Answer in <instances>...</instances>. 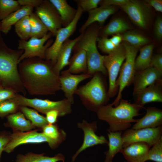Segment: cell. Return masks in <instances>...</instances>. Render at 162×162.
<instances>
[{"label":"cell","instance_id":"obj_1","mask_svg":"<svg viewBox=\"0 0 162 162\" xmlns=\"http://www.w3.org/2000/svg\"><path fill=\"white\" fill-rule=\"evenodd\" d=\"M18 70L22 84L30 95L54 94L60 90L59 76L50 61L38 57L27 58L18 64Z\"/></svg>","mask_w":162,"mask_h":162},{"label":"cell","instance_id":"obj_2","mask_svg":"<svg viewBox=\"0 0 162 162\" xmlns=\"http://www.w3.org/2000/svg\"><path fill=\"white\" fill-rule=\"evenodd\" d=\"M111 104L103 106L96 112L98 118L106 121L109 125L108 131H122L131 126L132 122L137 119L134 117L140 115L142 106L131 104L128 100L121 99L118 105L113 107Z\"/></svg>","mask_w":162,"mask_h":162},{"label":"cell","instance_id":"obj_3","mask_svg":"<svg viewBox=\"0 0 162 162\" xmlns=\"http://www.w3.org/2000/svg\"><path fill=\"white\" fill-rule=\"evenodd\" d=\"M23 52L9 47L0 33V81L2 87L12 89L25 96L26 91L18 70L19 60Z\"/></svg>","mask_w":162,"mask_h":162},{"label":"cell","instance_id":"obj_4","mask_svg":"<svg viewBox=\"0 0 162 162\" xmlns=\"http://www.w3.org/2000/svg\"><path fill=\"white\" fill-rule=\"evenodd\" d=\"M99 28L92 24L84 32L82 38L74 46L73 51L79 49L86 52L87 62V73L93 76L97 72L106 75L107 70L104 64V56L101 55L98 50L97 40Z\"/></svg>","mask_w":162,"mask_h":162},{"label":"cell","instance_id":"obj_5","mask_svg":"<svg viewBox=\"0 0 162 162\" xmlns=\"http://www.w3.org/2000/svg\"><path fill=\"white\" fill-rule=\"evenodd\" d=\"M74 94L80 97L86 107L96 112L100 107L106 105L109 98L103 79L99 72L94 74L90 81L77 88Z\"/></svg>","mask_w":162,"mask_h":162},{"label":"cell","instance_id":"obj_6","mask_svg":"<svg viewBox=\"0 0 162 162\" xmlns=\"http://www.w3.org/2000/svg\"><path fill=\"white\" fill-rule=\"evenodd\" d=\"M122 44L125 50L126 57L117 80V85L118 88L117 96L111 104L115 106L118 105L122 99V93L124 88L133 83L136 72L135 62L138 48L133 46L126 42Z\"/></svg>","mask_w":162,"mask_h":162},{"label":"cell","instance_id":"obj_7","mask_svg":"<svg viewBox=\"0 0 162 162\" xmlns=\"http://www.w3.org/2000/svg\"><path fill=\"white\" fill-rule=\"evenodd\" d=\"M34 129L27 132H14L10 134V139L5 146L4 151L10 153L15 148L22 144H37L47 142L52 149L56 148L64 140H53L45 135L43 133Z\"/></svg>","mask_w":162,"mask_h":162},{"label":"cell","instance_id":"obj_8","mask_svg":"<svg viewBox=\"0 0 162 162\" xmlns=\"http://www.w3.org/2000/svg\"><path fill=\"white\" fill-rule=\"evenodd\" d=\"M125 57V50L122 44L112 52L104 56V64L109 76L107 93L109 98L114 97L118 93V88L117 85V79Z\"/></svg>","mask_w":162,"mask_h":162},{"label":"cell","instance_id":"obj_9","mask_svg":"<svg viewBox=\"0 0 162 162\" xmlns=\"http://www.w3.org/2000/svg\"><path fill=\"white\" fill-rule=\"evenodd\" d=\"M16 98L20 106L33 108L37 111L45 114L49 111L55 110L59 112V117H61L72 112V104L66 98L53 101L48 99L29 98L19 93Z\"/></svg>","mask_w":162,"mask_h":162},{"label":"cell","instance_id":"obj_10","mask_svg":"<svg viewBox=\"0 0 162 162\" xmlns=\"http://www.w3.org/2000/svg\"><path fill=\"white\" fill-rule=\"evenodd\" d=\"M52 36L49 32L41 38L31 37L27 40H19L17 49L24 51L19 58V63L24 59L34 57L45 60L46 51L53 42V39L50 38Z\"/></svg>","mask_w":162,"mask_h":162},{"label":"cell","instance_id":"obj_11","mask_svg":"<svg viewBox=\"0 0 162 162\" xmlns=\"http://www.w3.org/2000/svg\"><path fill=\"white\" fill-rule=\"evenodd\" d=\"M82 13L81 8L77 6V13L74 20L67 26L62 27L58 30L55 36V41L46 49L45 60L50 62L53 66L56 62L60 49L64 43L75 31L78 22Z\"/></svg>","mask_w":162,"mask_h":162},{"label":"cell","instance_id":"obj_12","mask_svg":"<svg viewBox=\"0 0 162 162\" xmlns=\"http://www.w3.org/2000/svg\"><path fill=\"white\" fill-rule=\"evenodd\" d=\"M162 126L138 129H128L122 135L123 147L136 142H145L151 147L162 137Z\"/></svg>","mask_w":162,"mask_h":162},{"label":"cell","instance_id":"obj_13","mask_svg":"<svg viewBox=\"0 0 162 162\" xmlns=\"http://www.w3.org/2000/svg\"><path fill=\"white\" fill-rule=\"evenodd\" d=\"M35 13L53 36L62 27L60 16L54 6L49 0H43L38 7L35 8Z\"/></svg>","mask_w":162,"mask_h":162},{"label":"cell","instance_id":"obj_14","mask_svg":"<svg viewBox=\"0 0 162 162\" xmlns=\"http://www.w3.org/2000/svg\"><path fill=\"white\" fill-rule=\"evenodd\" d=\"M121 7L137 26L142 28L146 27L150 14L146 5L140 1L131 0Z\"/></svg>","mask_w":162,"mask_h":162},{"label":"cell","instance_id":"obj_15","mask_svg":"<svg viewBox=\"0 0 162 162\" xmlns=\"http://www.w3.org/2000/svg\"><path fill=\"white\" fill-rule=\"evenodd\" d=\"M77 125L83 131L84 140L81 146L73 156L72 161H74L81 152L87 148L98 144H108V142L104 136H98L95 133L97 128L96 122L88 123L84 120L82 122L78 123Z\"/></svg>","mask_w":162,"mask_h":162},{"label":"cell","instance_id":"obj_16","mask_svg":"<svg viewBox=\"0 0 162 162\" xmlns=\"http://www.w3.org/2000/svg\"><path fill=\"white\" fill-rule=\"evenodd\" d=\"M61 73L59 76L60 90L64 93L66 98L73 104L74 95L77 89L78 85L82 81L92 77V76L87 73L73 74L67 70L63 71Z\"/></svg>","mask_w":162,"mask_h":162},{"label":"cell","instance_id":"obj_17","mask_svg":"<svg viewBox=\"0 0 162 162\" xmlns=\"http://www.w3.org/2000/svg\"><path fill=\"white\" fill-rule=\"evenodd\" d=\"M162 73L151 67L136 71L133 82L134 95L154 82L162 80Z\"/></svg>","mask_w":162,"mask_h":162},{"label":"cell","instance_id":"obj_18","mask_svg":"<svg viewBox=\"0 0 162 162\" xmlns=\"http://www.w3.org/2000/svg\"><path fill=\"white\" fill-rule=\"evenodd\" d=\"M134 103L143 108L151 102H162V80H158L134 95Z\"/></svg>","mask_w":162,"mask_h":162},{"label":"cell","instance_id":"obj_19","mask_svg":"<svg viewBox=\"0 0 162 162\" xmlns=\"http://www.w3.org/2000/svg\"><path fill=\"white\" fill-rule=\"evenodd\" d=\"M151 147L145 142H135L123 148L120 152L128 162H145Z\"/></svg>","mask_w":162,"mask_h":162},{"label":"cell","instance_id":"obj_20","mask_svg":"<svg viewBox=\"0 0 162 162\" xmlns=\"http://www.w3.org/2000/svg\"><path fill=\"white\" fill-rule=\"evenodd\" d=\"M116 11L115 6L101 5L89 11L88 18L80 28L79 32L80 33L84 32L89 26L96 22L102 25L108 17L114 14Z\"/></svg>","mask_w":162,"mask_h":162},{"label":"cell","instance_id":"obj_21","mask_svg":"<svg viewBox=\"0 0 162 162\" xmlns=\"http://www.w3.org/2000/svg\"><path fill=\"white\" fill-rule=\"evenodd\" d=\"M84 32L81 33L78 37L73 39H68L62 45L59 52L56 62L53 66L55 72L59 76L61 70L68 65L73 48L82 37Z\"/></svg>","mask_w":162,"mask_h":162},{"label":"cell","instance_id":"obj_22","mask_svg":"<svg viewBox=\"0 0 162 162\" xmlns=\"http://www.w3.org/2000/svg\"><path fill=\"white\" fill-rule=\"evenodd\" d=\"M162 110L154 107H148L146 113L142 118L137 119L132 128L138 129L146 128H156L162 126Z\"/></svg>","mask_w":162,"mask_h":162},{"label":"cell","instance_id":"obj_23","mask_svg":"<svg viewBox=\"0 0 162 162\" xmlns=\"http://www.w3.org/2000/svg\"><path fill=\"white\" fill-rule=\"evenodd\" d=\"M6 118L7 121L4 125L5 127L11 128L13 132L28 131L36 128L20 111L8 116Z\"/></svg>","mask_w":162,"mask_h":162},{"label":"cell","instance_id":"obj_24","mask_svg":"<svg viewBox=\"0 0 162 162\" xmlns=\"http://www.w3.org/2000/svg\"><path fill=\"white\" fill-rule=\"evenodd\" d=\"M34 8L30 6H22L19 10L1 21V32L7 34L13 25H14L24 17L29 15L33 12Z\"/></svg>","mask_w":162,"mask_h":162},{"label":"cell","instance_id":"obj_25","mask_svg":"<svg viewBox=\"0 0 162 162\" xmlns=\"http://www.w3.org/2000/svg\"><path fill=\"white\" fill-rule=\"evenodd\" d=\"M58 11L60 16L62 27L67 26L74 19L77 9L69 5L66 0H49Z\"/></svg>","mask_w":162,"mask_h":162},{"label":"cell","instance_id":"obj_26","mask_svg":"<svg viewBox=\"0 0 162 162\" xmlns=\"http://www.w3.org/2000/svg\"><path fill=\"white\" fill-rule=\"evenodd\" d=\"M74 52V54L69 60V67L66 70L72 74L87 73V62L86 52L84 50L81 49Z\"/></svg>","mask_w":162,"mask_h":162},{"label":"cell","instance_id":"obj_27","mask_svg":"<svg viewBox=\"0 0 162 162\" xmlns=\"http://www.w3.org/2000/svg\"><path fill=\"white\" fill-rule=\"evenodd\" d=\"M109 132V133H107L109 149L105 153L106 157L104 162H112L116 154L120 152L123 148L122 131Z\"/></svg>","mask_w":162,"mask_h":162},{"label":"cell","instance_id":"obj_28","mask_svg":"<svg viewBox=\"0 0 162 162\" xmlns=\"http://www.w3.org/2000/svg\"><path fill=\"white\" fill-rule=\"evenodd\" d=\"M64 157L61 153L50 157L45 155L44 153L38 154L30 152L25 154H18L15 162H57L59 161L64 162Z\"/></svg>","mask_w":162,"mask_h":162},{"label":"cell","instance_id":"obj_29","mask_svg":"<svg viewBox=\"0 0 162 162\" xmlns=\"http://www.w3.org/2000/svg\"><path fill=\"white\" fill-rule=\"evenodd\" d=\"M130 26L122 18L118 17L111 20L99 32L100 37L120 34L130 28Z\"/></svg>","mask_w":162,"mask_h":162},{"label":"cell","instance_id":"obj_30","mask_svg":"<svg viewBox=\"0 0 162 162\" xmlns=\"http://www.w3.org/2000/svg\"><path fill=\"white\" fill-rule=\"evenodd\" d=\"M154 47V44H149L140 49V54L135 60V67L136 71L141 70L151 67Z\"/></svg>","mask_w":162,"mask_h":162},{"label":"cell","instance_id":"obj_31","mask_svg":"<svg viewBox=\"0 0 162 162\" xmlns=\"http://www.w3.org/2000/svg\"><path fill=\"white\" fill-rule=\"evenodd\" d=\"M19 111L24 114L26 118L30 121L35 128L42 130L43 127L48 124L46 117L40 114L34 109L26 106H20Z\"/></svg>","mask_w":162,"mask_h":162},{"label":"cell","instance_id":"obj_32","mask_svg":"<svg viewBox=\"0 0 162 162\" xmlns=\"http://www.w3.org/2000/svg\"><path fill=\"white\" fill-rule=\"evenodd\" d=\"M31 26V37L38 38H43L49 32L42 21L34 12L29 15Z\"/></svg>","mask_w":162,"mask_h":162},{"label":"cell","instance_id":"obj_33","mask_svg":"<svg viewBox=\"0 0 162 162\" xmlns=\"http://www.w3.org/2000/svg\"><path fill=\"white\" fill-rule=\"evenodd\" d=\"M122 36V40L138 48L148 44L149 41L148 38L134 31L126 32Z\"/></svg>","mask_w":162,"mask_h":162},{"label":"cell","instance_id":"obj_34","mask_svg":"<svg viewBox=\"0 0 162 162\" xmlns=\"http://www.w3.org/2000/svg\"><path fill=\"white\" fill-rule=\"evenodd\" d=\"M14 25L15 32L20 39L27 40L31 38L29 15L24 17Z\"/></svg>","mask_w":162,"mask_h":162},{"label":"cell","instance_id":"obj_35","mask_svg":"<svg viewBox=\"0 0 162 162\" xmlns=\"http://www.w3.org/2000/svg\"><path fill=\"white\" fill-rule=\"evenodd\" d=\"M21 7L17 0H0V20H3Z\"/></svg>","mask_w":162,"mask_h":162},{"label":"cell","instance_id":"obj_36","mask_svg":"<svg viewBox=\"0 0 162 162\" xmlns=\"http://www.w3.org/2000/svg\"><path fill=\"white\" fill-rule=\"evenodd\" d=\"M16 97L0 103V118L6 117L19 111L20 105Z\"/></svg>","mask_w":162,"mask_h":162},{"label":"cell","instance_id":"obj_37","mask_svg":"<svg viewBox=\"0 0 162 162\" xmlns=\"http://www.w3.org/2000/svg\"><path fill=\"white\" fill-rule=\"evenodd\" d=\"M42 133L47 137L53 140L62 139L64 140L66 134L62 129H59L56 124H48L42 129Z\"/></svg>","mask_w":162,"mask_h":162},{"label":"cell","instance_id":"obj_38","mask_svg":"<svg viewBox=\"0 0 162 162\" xmlns=\"http://www.w3.org/2000/svg\"><path fill=\"white\" fill-rule=\"evenodd\" d=\"M152 146L148 152L147 161L162 162V137Z\"/></svg>","mask_w":162,"mask_h":162},{"label":"cell","instance_id":"obj_39","mask_svg":"<svg viewBox=\"0 0 162 162\" xmlns=\"http://www.w3.org/2000/svg\"><path fill=\"white\" fill-rule=\"evenodd\" d=\"M98 47L102 52L108 54L112 52L118 47H116L107 37H98L97 40Z\"/></svg>","mask_w":162,"mask_h":162},{"label":"cell","instance_id":"obj_40","mask_svg":"<svg viewBox=\"0 0 162 162\" xmlns=\"http://www.w3.org/2000/svg\"><path fill=\"white\" fill-rule=\"evenodd\" d=\"M82 9V12L89 11L98 7L101 0H74Z\"/></svg>","mask_w":162,"mask_h":162},{"label":"cell","instance_id":"obj_41","mask_svg":"<svg viewBox=\"0 0 162 162\" xmlns=\"http://www.w3.org/2000/svg\"><path fill=\"white\" fill-rule=\"evenodd\" d=\"M18 93L13 90L3 87L0 88V103L15 97Z\"/></svg>","mask_w":162,"mask_h":162},{"label":"cell","instance_id":"obj_42","mask_svg":"<svg viewBox=\"0 0 162 162\" xmlns=\"http://www.w3.org/2000/svg\"><path fill=\"white\" fill-rule=\"evenodd\" d=\"M10 134L4 131L0 133V161L2 153L4 151L5 146L10 140Z\"/></svg>","mask_w":162,"mask_h":162},{"label":"cell","instance_id":"obj_43","mask_svg":"<svg viewBox=\"0 0 162 162\" xmlns=\"http://www.w3.org/2000/svg\"><path fill=\"white\" fill-rule=\"evenodd\" d=\"M151 67H153L162 73V55L157 54L152 56Z\"/></svg>","mask_w":162,"mask_h":162},{"label":"cell","instance_id":"obj_44","mask_svg":"<svg viewBox=\"0 0 162 162\" xmlns=\"http://www.w3.org/2000/svg\"><path fill=\"white\" fill-rule=\"evenodd\" d=\"M154 33L156 38L160 40L162 38V19L158 16L156 20L154 27Z\"/></svg>","mask_w":162,"mask_h":162},{"label":"cell","instance_id":"obj_45","mask_svg":"<svg viewBox=\"0 0 162 162\" xmlns=\"http://www.w3.org/2000/svg\"><path fill=\"white\" fill-rule=\"evenodd\" d=\"M45 115L48 124H55L57 122L58 117H59V112L55 110L49 111Z\"/></svg>","mask_w":162,"mask_h":162},{"label":"cell","instance_id":"obj_46","mask_svg":"<svg viewBox=\"0 0 162 162\" xmlns=\"http://www.w3.org/2000/svg\"><path fill=\"white\" fill-rule=\"evenodd\" d=\"M129 0H101V5L119 6L120 7L126 4Z\"/></svg>","mask_w":162,"mask_h":162},{"label":"cell","instance_id":"obj_47","mask_svg":"<svg viewBox=\"0 0 162 162\" xmlns=\"http://www.w3.org/2000/svg\"><path fill=\"white\" fill-rule=\"evenodd\" d=\"M21 6H26L36 8L42 2L43 0H18Z\"/></svg>","mask_w":162,"mask_h":162},{"label":"cell","instance_id":"obj_48","mask_svg":"<svg viewBox=\"0 0 162 162\" xmlns=\"http://www.w3.org/2000/svg\"><path fill=\"white\" fill-rule=\"evenodd\" d=\"M156 11L162 13V1L160 0H148L146 1Z\"/></svg>","mask_w":162,"mask_h":162},{"label":"cell","instance_id":"obj_49","mask_svg":"<svg viewBox=\"0 0 162 162\" xmlns=\"http://www.w3.org/2000/svg\"><path fill=\"white\" fill-rule=\"evenodd\" d=\"M110 39L112 43L116 47H118L121 44V43L122 40V35L120 34L112 35Z\"/></svg>","mask_w":162,"mask_h":162},{"label":"cell","instance_id":"obj_50","mask_svg":"<svg viewBox=\"0 0 162 162\" xmlns=\"http://www.w3.org/2000/svg\"><path fill=\"white\" fill-rule=\"evenodd\" d=\"M2 87V84H1V83L0 81V88Z\"/></svg>","mask_w":162,"mask_h":162},{"label":"cell","instance_id":"obj_51","mask_svg":"<svg viewBox=\"0 0 162 162\" xmlns=\"http://www.w3.org/2000/svg\"><path fill=\"white\" fill-rule=\"evenodd\" d=\"M1 21H0V33H1Z\"/></svg>","mask_w":162,"mask_h":162}]
</instances>
